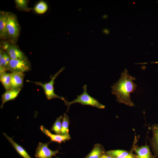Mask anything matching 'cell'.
<instances>
[{
    "instance_id": "e0dca14e",
    "label": "cell",
    "mask_w": 158,
    "mask_h": 158,
    "mask_svg": "<svg viewBox=\"0 0 158 158\" xmlns=\"http://www.w3.org/2000/svg\"><path fill=\"white\" fill-rule=\"evenodd\" d=\"M104 152L102 146L99 144L95 145L93 149L85 158H100Z\"/></svg>"
},
{
    "instance_id": "9c48e42d",
    "label": "cell",
    "mask_w": 158,
    "mask_h": 158,
    "mask_svg": "<svg viewBox=\"0 0 158 158\" xmlns=\"http://www.w3.org/2000/svg\"><path fill=\"white\" fill-rule=\"evenodd\" d=\"M152 137L150 140L151 147L154 157L158 158V124H154L151 128Z\"/></svg>"
},
{
    "instance_id": "30bf717a",
    "label": "cell",
    "mask_w": 158,
    "mask_h": 158,
    "mask_svg": "<svg viewBox=\"0 0 158 158\" xmlns=\"http://www.w3.org/2000/svg\"><path fill=\"white\" fill-rule=\"evenodd\" d=\"M3 134L19 155L23 158H32L25 149L15 142L12 138L8 136L5 133Z\"/></svg>"
},
{
    "instance_id": "d4e9b609",
    "label": "cell",
    "mask_w": 158,
    "mask_h": 158,
    "mask_svg": "<svg viewBox=\"0 0 158 158\" xmlns=\"http://www.w3.org/2000/svg\"><path fill=\"white\" fill-rule=\"evenodd\" d=\"M103 32L105 34H108L109 33V31L108 30L105 29L104 30Z\"/></svg>"
},
{
    "instance_id": "52a82bcc",
    "label": "cell",
    "mask_w": 158,
    "mask_h": 158,
    "mask_svg": "<svg viewBox=\"0 0 158 158\" xmlns=\"http://www.w3.org/2000/svg\"><path fill=\"white\" fill-rule=\"evenodd\" d=\"M40 130L43 133L50 139L51 142H54L61 144L71 139L69 134L62 135L54 134L50 130L41 125L40 128Z\"/></svg>"
},
{
    "instance_id": "4fadbf2b",
    "label": "cell",
    "mask_w": 158,
    "mask_h": 158,
    "mask_svg": "<svg viewBox=\"0 0 158 158\" xmlns=\"http://www.w3.org/2000/svg\"><path fill=\"white\" fill-rule=\"evenodd\" d=\"M6 51L7 54L11 59L27 60V57L24 54L15 46H10Z\"/></svg>"
},
{
    "instance_id": "603a6c76",
    "label": "cell",
    "mask_w": 158,
    "mask_h": 158,
    "mask_svg": "<svg viewBox=\"0 0 158 158\" xmlns=\"http://www.w3.org/2000/svg\"><path fill=\"white\" fill-rule=\"evenodd\" d=\"M100 158H114L113 157L106 153L102 154Z\"/></svg>"
},
{
    "instance_id": "8992f818",
    "label": "cell",
    "mask_w": 158,
    "mask_h": 158,
    "mask_svg": "<svg viewBox=\"0 0 158 158\" xmlns=\"http://www.w3.org/2000/svg\"><path fill=\"white\" fill-rule=\"evenodd\" d=\"M6 29L8 36L12 39H15L20 32L19 26L15 16L9 13L7 22Z\"/></svg>"
},
{
    "instance_id": "ffe728a7",
    "label": "cell",
    "mask_w": 158,
    "mask_h": 158,
    "mask_svg": "<svg viewBox=\"0 0 158 158\" xmlns=\"http://www.w3.org/2000/svg\"><path fill=\"white\" fill-rule=\"evenodd\" d=\"M48 8L47 3L43 1L39 2L34 8V11L38 14H42L45 13Z\"/></svg>"
},
{
    "instance_id": "484cf974",
    "label": "cell",
    "mask_w": 158,
    "mask_h": 158,
    "mask_svg": "<svg viewBox=\"0 0 158 158\" xmlns=\"http://www.w3.org/2000/svg\"><path fill=\"white\" fill-rule=\"evenodd\" d=\"M154 63H158V61L155 62H154Z\"/></svg>"
},
{
    "instance_id": "ba28073f",
    "label": "cell",
    "mask_w": 158,
    "mask_h": 158,
    "mask_svg": "<svg viewBox=\"0 0 158 158\" xmlns=\"http://www.w3.org/2000/svg\"><path fill=\"white\" fill-rule=\"evenodd\" d=\"M11 73V88L12 89H21L23 87L24 73L12 72Z\"/></svg>"
},
{
    "instance_id": "7c38bea8",
    "label": "cell",
    "mask_w": 158,
    "mask_h": 158,
    "mask_svg": "<svg viewBox=\"0 0 158 158\" xmlns=\"http://www.w3.org/2000/svg\"><path fill=\"white\" fill-rule=\"evenodd\" d=\"M21 89H12L6 90L1 95L2 103L0 108H2L6 102L15 99L18 96Z\"/></svg>"
},
{
    "instance_id": "9a60e30c",
    "label": "cell",
    "mask_w": 158,
    "mask_h": 158,
    "mask_svg": "<svg viewBox=\"0 0 158 158\" xmlns=\"http://www.w3.org/2000/svg\"><path fill=\"white\" fill-rule=\"evenodd\" d=\"M11 58L7 53L3 52L0 50V75L6 72L11 60Z\"/></svg>"
},
{
    "instance_id": "ac0fdd59",
    "label": "cell",
    "mask_w": 158,
    "mask_h": 158,
    "mask_svg": "<svg viewBox=\"0 0 158 158\" xmlns=\"http://www.w3.org/2000/svg\"><path fill=\"white\" fill-rule=\"evenodd\" d=\"M0 81L6 90L11 89V73L4 72L1 74Z\"/></svg>"
},
{
    "instance_id": "8fae6325",
    "label": "cell",
    "mask_w": 158,
    "mask_h": 158,
    "mask_svg": "<svg viewBox=\"0 0 158 158\" xmlns=\"http://www.w3.org/2000/svg\"><path fill=\"white\" fill-rule=\"evenodd\" d=\"M9 13L1 12L0 14V37L3 39H6L8 36L6 24Z\"/></svg>"
},
{
    "instance_id": "6da1fadb",
    "label": "cell",
    "mask_w": 158,
    "mask_h": 158,
    "mask_svg": "<svg viewBox=\"0 0 158 158\" xmlns=\"http://www.w3.org/2000/svg\"><path fill=\"white\" fill-rule=\"evenodd\" d=\"M135 78L130 75L126 69L121 73L120 78L111 87L112 93L115 95L116 101L130 107L134 105L130 94L135 90L137 85L133 82Z\"/></svg>"
},
{
    "instance_id": "2e32d148",
    "label": "cell",
    "mask_w": 158,
    "mask_h": 158,
    "mask_svg": "<svg viewBox=\"0 0 158 158\" xmlns=\"http://www.w3.org/2000/svg\"><path fill=\"white\" fill-rule=\"evenodd\" d=\"M105 153L111 155L114 158H134L131 154L123 150H110L106 152Z\"/></svg>"
},
{
    "instance_id": "cb8c5ba5",
    "label": "cell",
    "mask_w": 158,
    "mask_h": 158,
    "mask_svg": "<svg viewBox=\"0 0 158 158\" xmlns=\"http://www.w3.org/2000/svg\"><path fill=\"white\" fill-rule=\"evenodd\" d=\"M9 46H10L7 43H6L4 45H3V48L4 49L7 50L9 47Z\"/></svg>"
},
{
    "instance_id": "5bb4252c",
    "label": "cell",
    "mask_w": 158,
    "mask_h": 158,
    "mask_svg": "<svg viewBox=\"0 0 158 158\" xmlns=\"http://www.w3.org/2000/svg\"><path fill=\"white\" fill-rule=\"evenodd\" d=\"M137 158H154L152 154L149 147L147 145L142 146L135 150Z\"/></svg>"
},
{
    "instance_id": "d6986e66",
    "label": "cell",
    "mask_w": 158,
    "mask_h": 158,
    "mask_svg": "<svg viewBox=\"0 0 158 158\" xmlns=\"http://www.w3.org/2000/svg\"><path fill=\"white\" fill-rule=\"evenodd\" d=\"M69 118L66 113L63 114L62 122L61 134H69Z\"/></svg>"
},
{
    "instance_id": "3957f363",
    "label": "cell",
    "mask_w": 158,
    "mask_h": 158,
    "mask_svg": "<svg viewBox=\"0 0 158 158\" xmlns=\"http://www.w3.org/2000/svg\"><path fill=\"white\" fill-rule=\"evenodd\" d=\"M65 69L64 67L61 68L59 71L51 77V80L47 83H43L40 82H32L34 83L37 85L41 87L44 90V93L47 99L51 100L55 98L61 99L64 102L66 100L64 97L59 96L56 94L54 90V84L56 78Z\"/></svg>"
},
{
    "instance_id": "5b68a950",
    "label": "cell",
    "mask_w": 158,
    "mask_h": 158,
    "mask_svg": "<svg viewBox=\"0 0 158 158\" xmlns=\"http://www.w3.org/2000/svg\"><path fill=\"white\" fill-rule=\"evenodd\" d=\"M30 68V64L27 60L11 59L7 71L11 72H16L24 73L29 71Z\"/></svg>"
},
{
    "instance_id": "7402d4cb",
    "label": "cell",
    "mask_w": 158,
    "mask_h": 158,
    "mask_svg": "<svg viewBox=\"0 0 158 158\" xmlns=\"http://www.w3.org/2000/svg\"><path fill=\"white\" fill-rule=\"evenodd\" d=\"M16 6L18 8L23 10H27L28 7L27 2L25 0H16L15 1Z\"/></svg>"
},
{
    "instance_id": "7a4b0ae2",
    "label": "cell",
    "mask_w": 158,
    "mask_h": 158,
    "mask_svg": "<svg viewBox=\"0 0 158 158\" xmlns=\"http://www.w3.org/2000/svg\"><path fill=\"white\" fill-rule=\"evenodd\" d=\"M83 92L82 94L77 95L76 99L71 102H68L66 100L64 102V104L67 107V111H68L71 104L76 103H79L84 105L91 106L99 109H103L105 108L104 105L88 93L86 85L83 86Z\"/></svg>"
},
{
    "instance_id": "44dd1931",
    "label": "cell",
    "mask_w": 158,
    "mask_h": 158,
    "mask_svg": "<svg viewBox=\"0 0 158 158\" xmlns=\"http://www.w3.org/2000/svg\"><path fill=\"white\" fill-rule=\"evenodd\" d=\"M63 116L61 115L56 119L53 124L51 128V131L54 132L55 134H61L62 119Z\"/></svg>"
},
{
    "instance_id": "277c9868",
    "label": "cell",
    "mask_w": 158,
    "mask_h": 158,
    "mask_svg": "<svg viewBox=\"0 0 158 158\" xmlns=\"http://www.w3.org/2000/svg\"><path fill=\"white\" fill-rule=\"evenodd\" d=\"M51 142L43 143H38L36 148L35 156L36 158H52L54 156L56 158V154L59 153L58 150H52L49 147V145Z\"/></svg>"
}]
</instances>
